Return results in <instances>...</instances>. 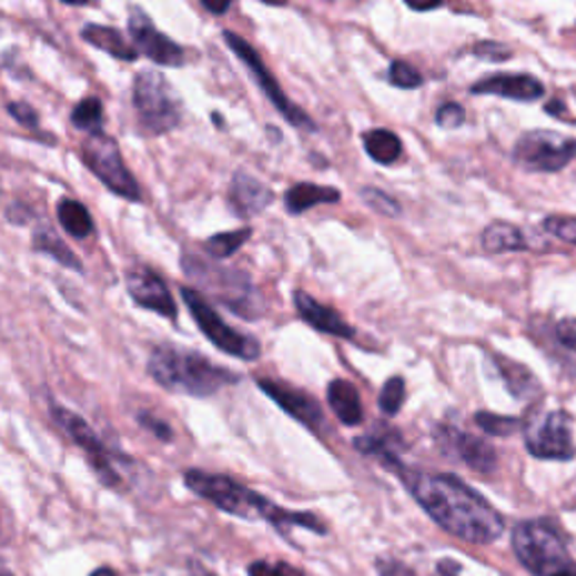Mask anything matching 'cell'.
Here are the masks:
<instances>
[{
	"label": "cell",
	"instance_id": "1f68e13d",
	"mask_svg": "<svg viewBox=\"0 0 576 576\" xmlns=\"http://www.w3.org/2000/svg\"><path fill=\"white\" fill-rule=\"evenodd\" d=\"M390 81L398 89H420L424 84V77L417 68L405 61H394L390 65Z\"/></svg>",
	"mask_w": 576,
	"mask_h": 576
},
{
	"label": "cell",
	"instance_id": "9a60e30c",
	"mask_svg": "<svg viewBox=\"0 0 576 576\" xmlns=\"http://www.w3.org/2000/svg\"><path fill=\"white\" fill-rule=\"evenodd\" d=\"M127 289L138 306L155 311L162 317H170V320L176 317L179 309L174 304V297H172L168 284H164L153 271H149L144 266L131 269L127 273Z\"/></svg>",
	"mask_w": 576,
	"mask_h": 576
},
{
	"label": "cell",
	"instance_id": "d6986e66",
	"mask_svg": "<svg viewBox=\"0 0 576 576\" xmlns=\"http://www.w3.org/2000/svg\"><path fill=\"white\" fill-rule=\"evenodd\" d=\"M446 437L453 446V453L473 471L488 473L496 468L498 455H496V448H493L488 442H484L475 435H468V433H459V431H448Z\"/></svg>",
	"mask_w": 576,
	"mask_h": 576
},
{
	"label": "cell",
	"instance_id": "ee69618b",
	"mask_svg": "<svg viewBox=\"0 0 576 576\" xmlns=\"http://www.w3.org/2000/svg\"><path fill=\"white\" fill-rule=\"evenodd\" d=\"M190 569H192V576H214L212 572H208L201 563H196V560H192L190 563Z\"/></svg>",
	"mask_w": 576,
	"mask_h": 576
},
{
	"label": "cell",
	"instance_id": "484cf974",
	"mask_svg": "<svg viewBox=\"0 0 576 576\" xmlns=\"http://www.w3.org/2000/svg\"><path fill=\"white\" fill-rule=\"evenodd\" d=\"M498 367H501V374L507 381L509 390L518 398H527V396H532V394H536L540 390L536 376L525 365H518V363H514L509 358H498Z\"/></svg>",
	"mask_w": 576,
	"mask_h": 576
},
{
	"label": "cell",
	"instance_id": "f546056e",
	"mask_svg": "<svg viewBox=\"0 0 576 576\" xmlns=\"http://www.w3.org/2000/svg\"><path fill=\"white\" fill-rule=\"evenodd\" d=\"M475 424L488 433V435H498V437H509L521 428V420L516 417H503V415H493V413H477L475 415Z\"/></svg>",
	"mask_w": 576,
	"mask_h": 576
},
{
	"label": "cell",
	"instance_id": "5b68a950",
	"mask_svg": "<svg viewBox=\"0 0 576 576\" xmlns=\"http://www.w3.org/2000/svg\"><path fill=\"white\" fill-rule=\"evenodd\" d=\"M133 107L140 118V127L151 135H162L179 127L183 118V104L174 89L160 72L142 70L133 79Z\"/></svg>",
	"mask_w": 576,
	"mask_h": 576
},
{
	"label": "cell",
	"instance_id": "ab89813d",
	"mask_svg": "<svg viewBox=\"0 0 576 576\" xmlns=\"http://www.w3.org/2000/svg\"><path fill=\"white\" fill-rule=\"evenodd\" d=\"M140 424L144 426V428H149L158 439H162V442H170L174 435H172V428L164 424V422H160L158 417H153V415H140Z\"/></svg>",
	"mask_w": 576,
	"mask_h": 576
},
{
	"label": "cell",
	"instance_id": "7c38bea8",
	"mask_svg": "<svg viewBox=\"0 0 576 576\" xmlns=\"http://www.w3.org/2000/svg\"><path fill=\"white\" fill-rule=\"evenodd\" d=\"M527 448L534 457L540 459H572L574 442H572V420L567 413H549L536 424L527 426L525 433Z\"/></svg>",
	"mask_w": 576,
	"mask_h": 576
},
{
	"label": "cell",
	"instance_id": "8d00e7d4",
	"mask_svg": "<svg viewBox=\"0 0 576 576\" xmlns=\"http://www.w3.org/2000/svg\"><path fill=\"white\" fill-rule=\"evenodd\" d=\"M473 54L479 57V59H488V61H505V59L512 57V50L505 48L503 43L486 41V43H477L473 48Z\"/></svg>",
	"mask_w": 576,
	"mask_h": 576
},
{
	"label": "cell",
	"instance_id": "8fae6325",
	"mask_svg": "<svg viewBox=\"0 0 576 576\" xmlns=\"http://www.w3.org/2000/svg\"><path fill=\"white\" fill-rule=\"evenodd\" d=\"M225 43L230 46V50L245 63V68L251 70V74L255 77V81L260 84V89L264 91V95L273 102V107L293 124V127H304V129H313V122L309 120V115L297 109L295 104L289 102V98L284 95V91L280 89V81H275V77L271 74V70L266 68V63L262 61V57L253 50V46L241 39L234 32H223Z\"/></svg>",
	"mask_w": 576,
	"mask_h": 576
},
{
	"label": "cell",
	"instance_id": "44dd1931",
	"mask_svg": "<svg viewBox=\"0 0 576 576\" xmlns=\"http://www.w3.org/2000/svg\"><path fill=\"white\" fill-rule=\"evenodd\" d=\"M341 201V192L334 188H322V185H313V183H300L293 185L286 196H284V205L289 210V214H302L315 205L322 203H338Z\"/></svg>",
	"mask_w": 576,
	"mask_h": 576
},
{
	"label": "cell",
	"instance_id": "2e32d148",
	"mask_svg": "<svg viewBox=\"0 0 576 576\" xmlns=\"http://www.w3.org/2000/svg\"><path fill=\"white\" fill-rule=\"evenodd\" d=\"M473 95H498L514 102H536L545 95V87L532 74H491L471 87Z\"/></svg>",
	"mask_w": 576,
	"mask_h": 576
},
{
	"label": "cell",
	"instance_id": "9c48e42d",
	"mask_svg": "<svg viewBox=\"0 0 576 576\" xmlns=\"http://www.w3.org/2000/svg\"><path fill=\"white\" fill-rule=\"evenodd\" d=\"M514 158L529 172L556 174L576 158V140L554 131H529L516 142Z\"/></svg>",
	"mask_w": 576,
	"mask_h": 576
},
{
	"label": "cell",
	"instance_id": "b9f144b4",
	"mask_svg": "<svg viewBox=\"0 0 576 576\" xmlns=\"http://www.w3.org/2000/svg\"><path fill=\"white\" fill-rule=\"evenodd\" d=\"M442 3L444 0H405V6L415 12H431V10L439 8Z\"/></svg>",
	"mask_w": 576,
	"mask_h": 576
},
{
	"label": "cell",
	"instance_id": "e575fe53",
	"mask_svg": "<svg viewBox=\"0 0 576 576\" xmlns=\"http://www.w3.org/2000/svg\"><path fill=\"white\" fill-rule=\"evenodd\" d=\"M543 228L556 239L576 245V219L574 216H547Z\"/></svg>",
	"mask_w": 576,
	"mask_h": 576
},
{
	"label": "cell",
	"instance_id": "7bdbcfd3",
	"mask_svg": "<svg viewBox=\"0 0 576 576\" xmlns=\"http://www.w3.org/2000/svg\"><path fill=\"white\" fill-rule=\"evenodd\" d=\"M201 6L208 10V12H212V14H225L228 10H230V6H232V0H201Z\"/></svg>",
	"mask_w": 576,
	"mask_h": 576
},
{
	"label": "cell",
	"instance_id": "4dcf8cb0",
	"mask_svg": "<svg viewBox=\"0 0 576 576\" xmlns=\"http://www.w3.org/2000/svg\"><path fill=\"white\" fill-rule=\"evenodd\" d=\"M405 401V383L401 376H392L383 390H381V396H378V405L385 415H396L401 405Z\"/></svg>",
	"mask_w": 576,
	"mask_h": 576
},
{
	"label": "cell",
	"instance_id": "277c9868",
	"mask_svg": "<svg viewBox=\"0 0 576 576\" xmlns=\"http://www.w3.org/2000/svg\"><path fill=\"white\" fill-rule=\"evenodd\" d=\"M518 560L536 576H572L576 565L560 536L540 521L521 523L512 534Z\"/></svg>",
	"mask_w": 576,
	"mask_h": 576
},
{
	"label": "cell",
	"instance_id": "e0dca14e",
	"mask_svg": "<svg viewBox=\"0 0 576 576\" xmlns=\"http://www.w3.org/2000/svg\"><path fill=\"white\" fill-rule=\"evenodd\" d=\"M295 309L300 311L302 320L309 322L313 329H317V332L329 334V336H338V338H354V326L347 324L341 317V313L320 304L309 293H304V291L295 293Z\"/></svg>",
	"mask_w": 576,
	"mask_h": 576
},
{
	"label": "cell",
	"instance_id": "603a6c76",
	"mask_svg": "<svg viewBox=\"0 0 576 576\" xmlns=\"http://www.w3.org/2000/svg\"><path fill=\"white\" fill-rule=\"evenodd\" d=\"M482 249L486 253H493V255L516 253V251L527 249V241L516 225L493 223V225H486V230L482 232Z\"/></svg>",
	"mask_w": 576,
	"mask_h": 576
},
{
	"label": "cell",
	"instance_id": "d6a6232c",
	"mask_svg": "<svg viewBox=\"0 0 576 576\" xmlns=\"http://www.w3.org/2000/svg\"><path fill=\"white\" fill-rule=\"evenodd\" d=\"M251 576H304L302 569L284 560H255L249 565Z\"/></svg>",
	"mask_w": 576,
	"mask_h": 576
},
{
	"label": "cell",
	"instance_id": "7402d4cb",
	"mask_svg": "<svg viewBox=\"0 0 576 576\" xmlns=\"http://www.w3.org/2000/svg\"><path fill=\"white\" fill-rule=\"evenodd\" d=\"M81 39L122 61H135L140 54L135 50V46L127 43V39L118 30L107 28V26H87L84 30H81Z\"/></svg>",
	"mask_w": 576,
	"mask_h": 576
},
{
	"label": "cell",
	"instance_id": "6da1fadb",
	"mask_svg": "<svg viewBox=\"0 0 576 576\" xmlns=\"http://www.w3.org/2000/svg\"><path fill=\"white\" fill-rule=\"evenodd\" d=\"M422 509L448 534L468 543H493L505 532L503 514L455 475L403 473Z\"/></svg>",
	"mask_w": 576,
	"mask_h": 576
},
{
	"label": "cell",
	"instance_id": "7a4b0ae2",
	"mask_svg": "<svg viewBox=\"0 0 576 576\" xmlns=\"http://www.w3.org/2000/svg\"><path fill=\"white\" fill-rule=\"evenodd\" d=\"M185 484L190 491L203 501L212 503L216 509L243 518V521H269L271 525L280 527H304L317 534H324L326 527L320 523L317 516L306 512H289L273 505L262 493L253 491L251 486H243L228 475H214L205 471H188Z\"/></svg>",
	"mask_w": 576,
	"mask_h": 576
},
{
	"label": "cell",
	"instance_id": "cb8c5ba5",
	"mask_svg": "<svg viewBox=\"0 0 576 576\" xmlns=\"http://www.w3.org/2000/svg\"><path fill=\"white\" fill-rule=\"evenodd\" d=\"M363 146L367 151V155L381 164H392L401 158V151H403V144L398 140L396 133L387 131V129H374V131H367L363 135Z\"/></svg>",
	"mask_w": 576,
	"mask_h": 576
},
{
	"label": "cell",
	"instance_id": "5bb4252c",
	"mask_svg": "<svg viewBox=\"0 0 576 576\" xmlns=\"http://www.w3.org/2000/svg\"><path fill=\"white\" fill-rule=\"evenodd\" d=\"M257 385H260V390L266 392V396H271L284 410V413H289L300 424L309 426L311 431H317L322 426V422H324L322 407L304 390H297L277 378H260Z\"/></svg>",
	"mask_w": 576,
	"mask_h": 576
},
{
	"label": "cell",
	"instance_id": "681fc988",
	"mask_svg": "<svg viewBox=\"0 0 576 576\" xmlns=\"http://www.w3.org/2000/svg\"><path fill=\"white\" fill-rule=\"evenodd\" d=\"M572 576H576V574H572Z\"/></svg>",
	"mask_w": 576,
	"mask_h": 576
},
{
	"label": "cell",
	"instance_id": "83f0119b",
	"mask_svg": "<svg viewBox=\"0 0 576 576\" xmlns=\"http://www.w3.org/2000/svg\"><path fill=\"white\" fill-rule=\"evenodd\" d=\"M253 230L251 228H239V230H232V232H221V234H214L208 239L205 243V251L214 257V260H228L232 257L241 245L251 239Z\"/></svg>",
	"mask_w": 576,
	"mask_h": 576
},
{
	"label": "cell",
	"instance_id": "bcb514c9",
	"mask_svg": "<svg viewBox=\"0 0 576 576\" xmlns=\"http://www.w3.org/2000/svg\"><path fill=\"white\" fill-rule=\"evenodd\" d=\"M61 3H65V6H87L89 0H61Z\"/></svg>",
	"mask_w": 576,
	"mask_h": 576
},
{
	"label": "cell",
	"instance_id": "ffe728a7",
	"mask_svg": "<svg viewBox=\"0 0 576 576\" xmlns=\"http://www.w3.org/2000/svg\"><path fill=\"white\" fill-rule=\"evenodd\" d=\"M326 398H329V405H332V410H334V415L345 426H358L363 422V403H361L358 390L350 381L336 378L329 383Z\"/></svg>",
	"mask_w": 576,
	"mask_h": 576
},
{
	"label": "cell",
	"instance_id": "52a82bcc",
	"mask_svg": "<svg viewBox=\"0 0 576 576\" xmlns=\"http://www.w3.org/2000/svg\"><path fill=\"white\" fill-rule=\"evenodd\" d=\"M81 160L87 162V168L118 196L127 201L140 199V188L135 179L131 176L129 168L122 160V153L113 138L100 133H91L87 142L81 144Z\"/></svg>",
	"mask_w": 576,
	"mask_h": 576
},
{
	"label": "cell",
	"instance_id": "ac0fdd59",
	"mask_svg": "<svg viewBox=\"0 0 576 576\" xmlns=\"http://www.w3.org/2000/svg\"><path fill=\"white\" fill-rule=\"evenodd\" d=\"M273 192L262 185L257 179L239 172L232 179V188H230V205L234 208V212L239 216H255L262 210H266L273 203Z\"/></svg>",
	"mask_w": 576,
	"mask_h": 576
},
{
	"label": "cell",
	"instance_id": "f1b7e54d",
	"mask_svg": "<svg viewBox=\"0 0 576 576\" xmlns=\"http://www.w3.org/2000/svg\"><path fill=\"white\" fill-rule=\"evenodd\" d=\"M72 124L81 131L100 133V129H102V104H100V100L89 98L84 102H79L72 111Z\"/></svg>",
	"mask_w": 576,
	"mask_h": 576
},
{
	"label": "cell",
	"instance_id": "3957f363",
	"mask_svg": "<svg viewBox=\"0 0 576 576\" xmlns=\"http://www.w3.org/2000/svg\"><path fill=\"white\" fill-rule=\"evenodd\" d=\"M149 374L158 385L188 396H212L236 383V374L223 370L196 352L162 345L151 352Z\"/></svg>",
	"mask_w": 576,
	"mask_h": 576
},
{
	"label": "cell",
	"instance_id": "8992f818",
	"mask_svg": "<svg viewBox=\"0 0 576 576\" xmlns=\"http://www.w3.org/2000/svg\"><path fill=\"white\" fill-rule=\"evenodd\" d=\"M183 269L196 284H201L210 295H214L239 315L257 317L262 313V295L241 273L223 266H212L199 257H185Z\"/></svg>",
	"mask_w": 576,
	"mask_h": 576
},
{
	"label": "cell",
	"instance_id": "60d3db41",
	"mask_svg": "<svg viewBox=\"0 0 576 576\" xmlns=\"http://www.w3.org/2000/svg\"><path fill=\"white\" fill-rule=\"evenodd\" d=\"M376 569H378L381 576H417L413 569L405 567L403 563H398V560H385V558L376 563Z\"/></svg>",
	"mask_w": 576,
	"mask_h": 576
},
{
	"label": "cell",
	"instance_id": "d590c367",
	"mask_svg": "<svg viewBox=\"0 0 576 576\" xmlns=\"http://www.w3.org/2000/svg\"><path fill=\"white\" fill-rule=\"evenodd\" d=\"M435 120H437V124L442 129H457V127H462L466 122V113H464V109L459 104L448 102V104L439 107Z\"/></svg>",
	"mask_w": 576,
	"mask_h": 576
},
{
	"label": "cell",
	"instance_id": "f35d334b",
	"mask_svg": "<svg viewBox=\"0 0 576 576\" xmlns=\"http://www.w3.org/2000/svg\"><path fill=\"white\" fill-rule=\"evenodd\" d=\"M8 111H10V115H12L19 124H23V127H30V129L39 127V115H37V111H34L30 104H26V102H12V104L8 107Z\"/></svg>",
	"mask_w": 576,
	"mask_h": 576
},
{
	"label": "cell",
	"instance_id": "d4e9b609",
	"mask_svg": "<svg viewBox=\"0 0 576 576\" xmlns=\"http://www.w3.org/2000/svg\"><path fill=\"white\" fill-rule=\"evenodd\" d=\"M57 214H59V223L61 228L70 234V236H77V239H84L93 232V219L89 214V210L81 205L79 201H72V199H63L57 208Z\"/></svg>",
	"mask_w": 576,
	"mask_h": 576
},
{
	"label": "cell",
	"instance_id": "4316f807",
	"mask_svg": "<svg viewBox=\"0 0 576 576\" xmlns=\"http://www.w3.org/2000/svg\"><path fill=\"white\" fill-rule=\"evenodd\" d=\"M34 251L54 257L59 264H63V266H68L72 271H81V264L77 262L74 253L48 228L37 230V234H34Z\"/></svg>",
	"mask_w": 576,
	"mask_h": 576
},
{
	"label": "cell",
	"instance_id": "30bf717a",
	"mask_svg": "<svg viewBox=\"0 0 576 576\" xmlns=\"http://www.w3.org/2000/svg\"><path fill=\"white\" fill-rule=\"evenodd\" d=\"M52 417L54 422L68 433V437L84 451V457L89 459V464L93 466V471L98 473V477L111 486V488H124V479L120 475V468H115L113 455L109 453V448L100 442V437L95 435V431L81 420L79 415H74L72 410L68 407H52Z\"/></svg>",
	"mask_w": 576,
	"mask_h": 576
},
{
	"label": "cell",
	"instance_id": "4fadbf2b",
	"mask_svg": "<svg viewBox=\"0 0 576 576\" xmlns=\"http://www.w3.org/2000/svg\"><path fill=\"white\" fill-rule=\"evenodd\" d=\"M129 32L135 41V50L160 65L179 68L185 61V52L179 43H174L170 37L155 30L151 19L142 10H133L129 17Z\"/></svg>",
	"mask_w": 576,
	"mask_h": 576
},
{
	"label": "cell",
	"instance_id": "7dc6e473",
	"mask_svg": "<svg viewBox=\"0 0 576 576\" xmlns=\"http://www.w3.org/2000/svg\"><path fill=\"white\" fill-rule=\"evenodd\" d=\"M0 576H17L12 569H8L3 563H0Z\"/></svg>",
	"mask_w": 576,
	"mask_h": 576
},
{
	"label": "cell",
	"instance_id": "ba28073f",
	"mask_svg": "<svg viewBox=\"0 0 576 576\" xmlns=\"http://www.w3.org/2000/svg\"><path fill=\"white\" fill-rule=\"evenodd\" d=\"M181 295L194 317V322L199 324V329L203 332V336L219 347L221 352L241 358V361H257L262 354V347L255 338L239 334L236 329H232L230 324H225L219 313L194 291V289H181Z\"/></svg>",
	"mask_w": 576,
	"mask_h": 576
},
{
	"label": "cell",
	"instance_id": "c3c4849f",
	"mask_svg": "<svg viewBox=\"0 0 576 576\" xmlns=\"http://www.w3.org/2000/svg\"><path fill=\"white\" fill-rule=\"evenodd\" d=\"M266 3H271V6H284L286 0H266Z\"/></svg>",
	"mask_w": 576,
	"mask_h": 576
},
{
	"label": "cell",
	"instance_id": "f6af8a7d",
	"mask_svg": "<svg viewBox=\"0 0 576 576\" xmlns=\"http://www.w3.org/2000/svg\"><path fill=\"white\" fill-rule=\"evenodd\" d=\"M91 576H118L111 567H100V569H95Z\"/></svg>",
	"mask_w": 576,
	"mask_h": 576
},
{
	"label": "cell",
	"instance_id": "836d02e7",
	"mask_svg": "<svg viewBox=\"0 0 576 576\" xmlns=\"http://www.w3.org/2000/svg\"><path fill=\"white\" fill-rule=\"evenodd\" d=\"M361 196H363V201H365L372 210H376V212H381V214H385V216H398V214H401L398 203H396L392 196H387L383 190L365 188V190L361 192Z\"/></svg>",
	"mask_w": 576,
	"mask_h": 576
},
{
	"label": "cell",
	"instance_id": "74e56055",
	"mask_svg": "<svg viewBox=\"0 0 576 576\" xmlns=\"http://www.w3.org/2000/svg\"><path fill=\"white\" fill-rule=\"evenodd\" d=\"M556 338L563 347L576 352V317H565L556 324Z\"/></svg>",
	"mask_w": 576,
	"mask_h": 576
}]
</instances>
